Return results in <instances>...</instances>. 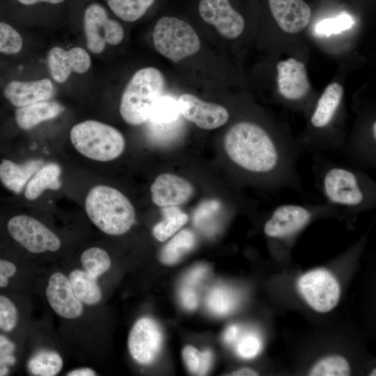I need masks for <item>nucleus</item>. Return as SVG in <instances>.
<instances>
[{
	"instance_id": "43",
	"label": "nucleus",
	"mask_w": 376,
	"mask_h": 376,
	"mask_svg": "<svg viewBox=\"0 0 376 376\" xmlns=\"http://www.w3.org/2000/svg\"><path fill=\"white\" fill-rule=\"evenodd\" d=\"M258 373L252 368H242L237 370L233 372L230 375H237V376H253L258 375Z\"/></svg>"
},
{
	"instance_id": "8",
	"label": "nucleus",
	"mask_w": 376,
	"mask_h": 376,
	"mask_svg": "<svg viewBox=\"0 0 376 376\" xmlns=\"http://www.w3.org/2000/svg\"><path fill=\"white\" fill-rule=\"evenodd\" d=\"M83 22L88 48L94 54L101 53L107 42L116 45L123 38L121 24L110 19L107 9L99 3L87 4L83 13Z\"/></svg>"
},
{
	"instance_id": "21",
	"label": "nucleus",
	"mask_w": 376,
	"mask_h": 376,
	"mask_svg": "<svg viewBox=\"0 0 376 376\" xmlns=\"http://www.w3.org/2000/svg\"><path fill=\"white\" fill-rule=\"evenodd\" d=\"M65 108L56 101L44 100L18 107L15 111V120L18 127L29 130L39 123L54 118Z\"/></svg>"
},
{
	"instance_id": "18",
	"label": "nucleus",
	"mask_w": 376,
	"mask_h": 376,
	"mask_svg": "<svg viewBox=\"0 0 376 376\" xmlns=\"http://www.w3.org/2000/svg\"><path fill=\"white\" fill-rule=\"evenodd\" d=\"M279 26L288 33H297L308 24L311 10L304 0H268Z\"/></svg>"
},
{
	"instance_id": "26",
	"label": "nucleus",
	"mask_w": 376,
	"mask_h": 376,
	"mask_svg": "<svg viewBox=\"0 0 376 376\" xmlns=\"http://www.w3.org/2000/svg\"><path fill=\"white\" fill-rule=\"evenodd\" d=\"M155 0H107L111 12L125 22H134L141 18Z\"/></svg>"
},
{
	"instance_id": "22",
	"label": "nucleus",
	"mask_w": 376,
	"mask_h": 376,
	"mask_svg": "<svg viewBox=\"0 0 376 376\" xmlns=\"http://www.w3.org/2000/svg\"><path fill=\"white\" fill-rule=\"evenodd\" d=\"M61 169L58 164L49 162L43 164L26 184L24 190L25 198L33 201L46 189H59L61 186Z\"/></svg>"
},
{
	"instance_id": "4",
	"label": "nucleus",
	"mask_w": 376,
	"mask_h": 376,
	"mask_svg": "<svg viewBox=\"0 0 376 376\" xmlns=\"http://www.w3.org/2000/svg\"><path fill=\"white\" fill-rule=\"evenodd\" d=\"M164 86V77L158 69L147 67L136 71L122 95L120 113L123 119L132 125L148 121Z\"/></svg>"
},
{
	"instance_id": "30",
	"label": "nucleus",
	"mask_w": 376,
	"mask_h": 376,
	"mask_svg": "<svg viewBox=\"0 0 376 376\" xmlns=\"http://www.w3.org/2000/svg\"><path fill=\"white\" fill-rule=\"evenodd\" d=\"M350 374L348 361L342 356L332 355L318 361L311 368L308 375L346 376Z\"/></svg>"
},
{
	"instance_id": "23",
	"label": "nucleus",
	"mask_w": 376,
	"mask_h": 376,
	"mask_svg": "<svg viewBox=\"0 0 376 376\" xmlns=\"http://www.w3.org/2000/svg\"><path fill=\"white\" fill-rule=\"evenodd\" d=\"M97 278L81 269H75L70 274L71 288L81 302L88 305L97 304L102 298L101 290L97 282Z\"/></svg>"
},
{
	"instance_id": "27",
	"label": "nucleus",
	"mask_w": 376,
	"mask_h": 376,
	"mask_svg": "<svg viewBox=\"0 0 376 376\" xmlns=\"http://www.w3.org/2000/svg\"><path fill=\"white\" fill-rule=\"evenodd\" d=\"M63 367L61 357L54 351L40 350L29 361L28 370L33 375L54 376Z\"/></svg>"
},
{
	"instance_id": "20",
	"label": "nucleus",
	"mask_w": 376,
	"mask_h": 376,
	"mask_svg": "<svg viewBox=\"0 0 376 376\" xmlns=\"http://www.w3.org/2000/svg\"><path fill=\"white\" fill-rule=\"evenodd\" d=\"M43 164L41 159H31L21 164L3 159L0 164V180L8 190L19 194Z\"/></svg>"
},
{
	"instance_id": "33",
	"label": "nucleus",
	"mask_w": 376,
	"mask_h": 376,
	"mask_svg": "<svg viewBox=\"0 0 376 376\" xmlns=\"http://www.w3.org/2000/svg\"><path fill=\"white\" fill-rule=\"evenodd\" d=\"M22 45L20 34L10 24L0 21V52L17 54L22 49Z\"/></svg>"
},
{
	"instance_id": "38",
	"label": "nucleus",
	"mask_w": 376,
	"mask_h": 376,
	"mask_svg": "<svg viewBox=\"0 0 376 376\" xmlns=\"http://www.w3.org/2000/svg\"><path fill=\"white\" fill-rule=\"evenodd\" d=\"M182 306L187 310H194L198 306V299L194 289L182 286L180 291Z\"/></svg>"
},
{
	"instance_id": "37",
	"label": "nucleus",
	"mask_w": 376,
	"mask_h": 376,
	"mask_svg": "<svg viewBox=\"0 0 376 376\" xmlns=\"http://www.w3.org/2000/svg\"><path fill=\"white\" fill-rule=\"evenodd\" d=\"M207 268L205 265H198L193 268L185 277L184 285L192 289L196 286L205 276Z\"/></svg>"
},
{
	"instance_id": "13",
	"label": "nucleus",
	"mask_w": 376,
	"mask_h": 376,
	"mask_svg": "<svg viewBox=\"0 0 376 376\" xmlns=\"http://www.w3.org/2000/svg\"><path fill=\"white\" fill-rule=\"evenodd\" d=\"M198 12L205 22L226 38H236L244 31V19L228 0H200Z\"/></svg>"
},
{
	"instance_id": "41",
	"label": "nucleus",
	"mask_w": 376,
	"mask_h": 376,
	"mask_svg": "<svg viewBox=\"0 0 376 376\" xmlns=\"http://www.w3.org/2000/svg\"><path fill=\"white\" fill-rule=\"evenodd\" d=\"M240 332V329L235 324L229 326L224 333L223 339L227 344H233L235 343Z\"/></svg>"
},
{
	"instance_id": "12",
	"label": "nucleus",
	"mask_w": 376,
	"mask_h": 376,
	"mask_svg": "<svg viewBox=\"0 0 376 376\" xmlns=\"http://www.w3.org/2000/svg\"><path fill=\"white\" fill-rule=\"evenodd\" d=\"M162 334L157 323L149 318L139 319L131 329L128 347L132 357L141 364L152 363L159 352Z\"/></svg>"
},
{
	"instance_id": "14",
	"label": "nucleus",
	"mask_w": 376,
	"mask_h": 376,
	"mask_svg": "<svg viewBox=\"0 0 376 376\" xmlns=\"http://www.w3.org/2000/svg\"><path fill=\"white\" fill-rule=\"evenodd\" d=\"M277 86L280 95L295 102L304 99L311 88L304 63L290 58L277 63Z\"/></svg>"
},
{
	"instance_id": "11",
	"label": "nucleus",
	"mask_w": 376,
	"mask_h": 376,
	"mask_svg": "<svg viewBox=\"0 0 376 376\" xmlns=\"http://www.w3.org/2000/svg\"><path fill=\"white\" fill-rule=\"evenodd\" d=\"M177 104L180 115L203 130L219 128L230 118L228 109L223 105L203 101L192 94L181 95Z\"/></svg>"
},
{
	"instance_id": "3",
	"label": "nucleus",
	"mask_w": 376,
	"mask_h": 376,
	"mask_svg": "<svg viewBox=\"0 0 376 376\" xmlns=\"http://www.w3.org/2000/svg\"><path fill=\"white\" fill-rule=\"evenodd\" d=\"M85 210L91 221L103 233L121 235L135 222L133 205L119 190L107 185H97L88 193Z\"/></svg>"
},
{
	"instance_id": "39",
	"label": "nucleus",
	"mask_w": 376,
	"mask_h": 376,
	"mask_svg": "<svg viewBox=\"0 0 376 376\" xmlns=\"http://www.w3.org/2000/svg\"><path fill=\"white\" fill-rule=\"evenodd\" d=\"M17 271V267L13 263L0 259V288L6 287L9 283V279L13 276Z\"/></svg>"
},
{
	"instance_id": "5",
	"label": "nucleus",
	"mask_w": 376,
	"mask_h": 376,
	"mask_svg": "<svg viewBox=\"0 0 376 376\" xmlns=\"http://www.w3.org/2000/svg\"><path fill=\"white\" fill-rule=\"evenodd\" d=\"M340 216L335 207L323 202L317 204H282L267 215L263 225L266 237L276 242H288L314 219L324 216Z\"/></svg>"
},
{
	"instance_id": "35",
	"label": "nucleus",
	"mask_w": 376,
	"mask_h": 376,
	"mask_svg": "<svg viewBox=\"0 0 376 376\" xmlns=\"http://www.w3.org/2000/svg\"><path fill=\"white\" fill-rule=\"evenodd\" d=\"M353 24V19L347 14H343L335 18L322 20L316 25L315 32L320 35L329 36L349 29Z\"/></svg>"
},
{
	"instance_id": "19",
	"label": "nucleus",
	"mask_w": 376,
	"mask_h": 376,
	"mask_svg": "<svg viewBox=\"0 0 376 376\" xmlns=\"http://www.w3.org/2000/svg\"><path fill=\"white\" fill-rule=\"evenodd\" d=\"M54 86L49 79L33 81H12L3 90L6 98L17 107L49 100L54 95Z\"/></svg>"
},
{
	"instance_id": "2",
	"label": "nucleus",
	"mask_w": 376,
	"mask_h": 376,
	"mask_svg": "<svg viewBox=\"0 0 376 376\" xmlns=\"http://www.w3.org/2000/svg\"><path fill=\"white\" fill-rule=\"evenodd\" d=\"M313 171L324 203L342 214H357L376 206V182L362 169L336 164L314 155Z\"/></svg>"
},
{
	"instance_id": "15",
	"label": "nucleus",
	"mask_w": 376,
	"mask_h": 376,
	"mask_svg": "<svg viewBox=\"0 0 376 376\" xmlns=\"http://www.w3.org/2000/svg\"><path fill=\"white\" fill-rule=\"evenodd\" d=\"M152 201L160 207L182 205L192 196L194 187L179 175L164 173L158 175L150 186Z\"/></svg>"
},
{
	"instance_id": "6",
	"label": "nucleus",
	"mask_w": 376,
	"mask_h": 376,
	"mask_svg": "<svg viewBox=\"0 0 376 376\" xmlns=\"http://www.w3.org/2000/svg\"><path fill=\"white\" fill-rule=\"evenodd\" d=\"M70 136L80 154L98 162L113 160L125 150L123 134L115 127L97 120H88L74 125Z\"/></svg>"
},
{
	"instance_id": "34",
	"label": "nucleus",
	"mask_w": 376,
	"mask_h": 376,
	"mask_svg": "<svg viewBox=\"0 0 376 376\" xmlns=\"http://www.w3.org/2000/svg\"><path fill=\"white\" fill-rule=\"evenodd\" d=\"M235 351L237 355L243 359H252L256 357L262 347V342L259 336L247 332L238 336L235 341Z\"/></svg>"
},
{
	"instance_id": "10",
	"label": "nucleus",
	"mask_w": 376,
	"mask_h": 376,
	"mask_svg": "<svg viewBox=\"0 0 376 376\" xmlns=\"http://www.w3.org/2000/svg\"><path fill=\"white\" fill-rule=\"evenodd\" d=\"M10 235L29 251L40 253L61 247L58 237L40 221L28 215H17L8 222Z\"/></svg>"
},
{
	"instance_id": "32",
	"label": "nucleus",
	"mask_w": 376,
	"mask_h": 376,
	"mask_svg": "<svg viewBox=\"0 0 376 376\" xmlns=\"http://www.w3.org/2000/svg\"><path fill=\"white\" fill-rule=\"evenodd\" d=\"M177 101L169 97H160L155 103L149 120L157 125H168L179 116Z\"/></svg>"
},
{
	"instance_id": "31",
	"label": "nucleus",
	"mask_w": 376,
	"mask_h": 376,
	"mask_svg": "<svg viewBox=\"0 0 376 376\" xmlns=\"http://www.w3.org/2000/svg\"><path fill=\"white\" fill-rule=\"evenodd\" d=\"M182 357L189 371L197 375H206L212 362V353L210 350L199 352L190 345L183 349Z\"/></svg>"
},
{
	"instance_id": "42",
	"label": "nucleus",
	"mask_w": 376,
	"mask_h": 376,
	"mask_svg": "<svg viewBox=\"0 0 376 376\" xmlns=\"http://www.w3.org/2000/svg\"><path fill=\"white\" fill-rule=\"evenodd\" d=\"M68 376H94L95 372L90 368H81L73 370L66 374Z\"/></svg>"
},
{
	"instance_id": "36",
	"label": "nucleus",
	"mask_w": 376,
	"mask_h": 376,
	"mask_svg": "<svg viewBox=\"0 0 376 376\" xmlns=\"http://www.w3.org/2000/svg\"><path fill=\"white\" fill-rule=\"evenodd\" d=\"M18 320L17 309L8 297L0 295V329L10 332L15 329Z\"/></svg>"
},
{
	"instance_id": "29",
	"label": "nucleus",
	"mask_w": 376,
	"mask_h": 376,
	"mask_svg": "<svg viewBox=\"0 0 376 376\" xmlns=\"http://www.w3.org/2000/svg\"><path fill=\"white\" fill-rule=\"evenodd\" d=\"M81 262L84 271L95 278L106 272L111 266L109 254L105 250L98 247L85 250L81 256Z\"/></svg>"
},
{
	"instance_id": "28",
	"label": "nucleus",
	"mask_w": 376,
	"mask_h": 376,
	"mask_svg": "<svg viewBox=\"0 0 376 376\" xmlns=\"http://www.w3.org/2000/svg\"><path fill=\"white\" fill-rule=\"evenodd\" d=\"M237 304V297L230 289L218 286L211 290L206 299L209 310L217 315H225L233 311Z\"/></svg>"
},
{
	"instance_id": "7",
	"label": "nucleus",
	"mask_w": 376,
	"mask_h": 376,
	"mask_svg": "<svg viewBox=\"0 0 376 376\" xmlns=\"http://www.w3.org/2000/svg\"><path fill=\"white\" fill-rule=\"evenodd\" d=\"M152 40L156 50L174 63L196 54L201 47L192 26L174 17H163L157 22Z\"/></svg>"
},
{
	"instance_id": "16",
	"label": "nucleus",
	"mask_w": 376,
	"mask_h": 376,
	"mask_svg": "<svg viewBox=\"0 0 376 376\" xmlns=\"http://www.w3.org/2000/svg\"><path fill=\"white\" fill-rule=\"evenodd\" d=\"M47 62L52 78L58 83L65 82L72 72H86L91 64L89 54L79 47L69 50L54 47L48 52Z\"/></svg>"
},
{
	"instance_id": "9",
	"label": "nucleus",
	"mask_w": 376,
	"mask_h": 376,
	"mask_svg": "<svg viewBox=\"0 0 376 376\" xmlns=\"http://www.w3.org/2000/svg\"><path fill=\"white\" fill-rule=\"evenodd\" d=\"M297 287L307 304L319 313L331 311L340 298L338 281L324 269H316L304 274L298 280Z\"/></svg>"
},
{
	"instance_id": "25",
	"label": "nucleus",
	"mask_w": 376,
	"mask_h": 376,
	"mask_svg": "<svg viewBox=\"0 0 376 376\" xmlns=\"http://www.w3.org/2000/svg\"><path fill=\"white\" fill-rule=\"evenodd\" d=\"M163 219L153 228L157 240L164 242L178 231L188 221V216L177 206L162 207Z\"/></svg>"
},
{
	"instance_id": "1",
	"label": "nucleus",
	"mask_w": 376,
	"mask_h": 376,
	"mask_svg": "<svg viewBox=\"0 0 376 376\" xmlns=\"http://www.w3.org/2000/svg\"><path fill=\"white\" fill-rule=\"evenodd\" d=\"M230 164L267 193L290 189L300 192L298 143L253 120L232 125L222 139Z\"/></svg>"
},
{
	"instance_id": "24",
	"label": "nucleus",
	"mask_w": 376,
	"mask_h": 376,
	"mask_svg": "<svg viewBox=\"0 0 376 376\" xmlns=\"http://www.w3.org/2000/svg\"><path fill=\"white\" fill-rule=\"evenodd\" d=\"M196 244V237L189 230H182L176 234L162 249L160 260L165 265L178 263L191 251Z\"/></svg>"
},
{
	"instance_id": "40",
	"label": "nucleus",
	"mask_w": 376,
	"mask_h": 376,
	"mask_svg": "<svg viewBox=\"0 0 376 376\" xmlns=\"http://www.w3.org/2000/svg\"><path fill=\"white\" fill-rule=\"evenodd\" d=\"M19 5L24 7H33L38 5L59 6L67 0H15Z\"/></svg>"
},
{
	"instance_id": "17",
	"label": "nucleus",
	"mask_w": 376,
	"mask_h": 376,
	"mask_svg": "<svg viewBox=\"0 0 376 376\" xmlns=\"http://www.w3.org/2000/svg\"><path fill=\"white\" fill-rule=\"evenodd\" d=\"M46 295L52 308L58 315L75 319L82 314V304L75 296L68 279L62 273L52 274L46 288Z\"/></svg>"
}]
</instances>
